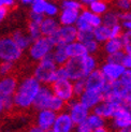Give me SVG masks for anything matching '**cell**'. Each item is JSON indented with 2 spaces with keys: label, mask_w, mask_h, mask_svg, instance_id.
Masks as SVG:
<instances>
[{
  "label": "cell",
  "mask_w": 131,
  "mask_h": 132,
  "mask_svg": "<svg viewBox=\"0 0 131 132\" xmlns=\"http://www.w3.org/2000/svg\"><path fill=\"white\" fill-rule=\"evenodd\" d=\"M54 95L67 103L72 98H74L73 82L69 78H58L51 85Z\"/></svg>",
  "instance_id": "9"
},
{
  "label": "cell",
  "mask_w": 131,
  "mask_h": 132,
  "mask_svg": "<svg viewBox=\"0 0 131 132\" xmlns=\"http://www.w3.org/2000/svg\"><path fill=\"white\" fill-rule=\"evenodd\" d=\"M102 44H103L102 50L107 55H111L119 51H122V41L120 37L110 38L109 40H107Z\"/></svg>",
  "instance_id": "22"
},
{
  "label": "cell",
  "mask_w": 131,
  "mask_h": 132,
  "mask_svg": "<svg viewBox=\"0 0 131 132\" xmlns=\"http://www.w3.org/2000/svg\"><path fill=\"white\" fill-rule=\"evenodd\" d=\"M2 1H3V5L6 6L8 9H12L16 4V0H2Z\"/></svg>",
  "instance_id": "48"
},
{
  "label": "cell",
  "mask_w": 131,
  "mask_h": 132,
  "mask_svg": "<svg viewBox=\"0 0 131 132\" xmlns=\"http://www.w3.org/2000/svg\"><path fill=\"white\" fill-rule=\"evenodd\" d=\"M121 26H122V28L125 30L131 31V21H129V22H121Z\"/></svg>",
  "instance_id": "50"
},
{
  "label": "cell",
  "mask_w": 131,
  "mask_h": 132,
  "mask_svg": "<svg viewBox=\"0 0 131 132\" xmlns=\"http://www.w3.org/2000/svg\"><path fill=\"white\" fill-rule=\"evenodd\" d=\"M18 1L21 2L23 5H30V3H31L32 0H18Z\"/></svg>",
  "instance_id": "52"
},
{
  "label": "cell",
  "mask_w": 131,
  "mask_h": 132,
  "mask_svg": "<svg viewBox=\"0 0 131 132\" xmlns=\"http://www.w3.org/2000/svg\"><path fill=\"white\" fill-rule=\"evenodd\" d=\"M55 45H67L77 40V29L75 25H60L56 32L51 37Z\"/></svg>",
  "instance_id": "8"
},
{
  "label": "cell",
  "mask_w": 131,
  "mask_h": 132,
  "mask_svg": "<svg viewBox=\"0 0 131 132\" xmlns=\"http://www.w3.org/2000/svg\"><path fill=\"white\" fill-rule=\"evenodd\" d=\"M120 38L122 41V51L127 53V54H131V31L129 30L122 31Z\"/></svg>",
  "instance_id": "31"
},
{
  "label": "cell",
  "mask_w": 131,
  "mask_h": 132,
  "mask_svg": "<svg viewBox=\"0 0 131 132\" xmlns=\"http://www.w3.org/2000/svg\"><path fill=\"white\" fill-rule=\"evenodd\" d=\"M88 9L94 12L95 14L98 15H103L105 12H108L110 10L109 8V3L105 1V0H95V1L90 2L88 4Z\"/></svg>",
  "instance_id": "27"
},
{
  "label": "cell",
  "mask_w": 131,
  "mask_h": 132,
  "mask_svg": "<svg viewBox=\"0 0 131 132\" xmlns=\"http://www.w3.org/2000/svg\"><path fill=\"white\" fill-rule=\"evenodd\" d=\"M129 126H131V114L120 105L111 118V127L119 131L120 129Z\"/></svg>",
  "instance_id": "16"
},
{
  "label": "cell",
  "mask_w": 131,
  "mask_h": 132,
  "mask_svg": "<svg viewBox=\"0 0 131 132\" xmlns=\"http://www.w3.org/2000/svg\"><path fill=\"white\" fill-rule=\"evenodd\" d=\"M17 82V78L14 75L0 76V117L5 114V100L14 96Z\"/></svg>",
  "instance_id": "6"
},
{
  "label": "cell",
  "mask_w": 131,
  "mask_h": 132,
  "mask_svg": "<svg viewBox=\"0 0 131 132\" xmlns=\"http://www.w3.org/2000/svg\"><path fill=\"white\" fill-rule=\"evenodd\" d=\"M24 51L10 36L0 37V61H11L16 63L23 57Z\"/></svg>",
  "instance_id": "5"
},
{
  "label": "cell",
  "mask_w": 131,
  "mask_h": 132,
  "mask_svg": "<svg viewBox=\"0 0 131 132\" xmlns=\"http://www.w3.org/2000/svg\"><path fill=\"white\" fill-rule=\"evenodd\" d=\"M44 14H39V13H36V12H31L29 13V21H32V22H36L38 24H40L42 22V19L44 18Z\"/></svg>",
  "instance_id": "43"
},
{
  "label": "cell",
  "mask_w": 131,
  "mask_h": 132,
  "mask_svg": "<svg viewBox=\"0 0 131 132\" xmlns=\"http://www.w3.org/2000/svg\"><path fill=\"white\" fill-rule=\"evenodd\" d=\"M129 1H130V3H131V0H129Z\"/></svg>",
  "instance_id": "56"
},
{
  "label": "cell",
  "mask_w": 131,
  "mask_h": 132,
  "mask_svg": "<svg viewBox=\"0 0 131 132\" xmlns=\"http://www.w3.org/2000/svg\"><path fill=\"white\" fill-rule=\"evenodd\" d=\"M108 131V128L107 126H104V127H100V128H97L94 132H107Z\"/></svg>",
  "instance_id": "51"
},
{
  "label": "cell",
  "mask_w": 131,
  "mask_h": 132,
  "mask_svg": "<svg viewBox=\"0 0 131 132\" xmlns=\"http://www.w3.org/2000/svg\"><path fill=\"white\" fill-rule=\"evenodd\" d=\"M64 47H66V51H67V54H68L69 58L81 57L83 55L88 54L84 43H82L78 40H75L73 42L67 44V45H64Z\"/></svg>",
  "instance_id": "21"
},
{
  "label": "cell",
  "mask_w": 131,
  "mask_h": 132,
  "mask_svg": "<svg viewBox=\"0 0 131 132\" xmlns=\"http://www.w3.org/2000/svg\"><path fill=\"white\" fill-rule=\"evenodd\" d=\"M119 19L121 22H129V21H131V10L120 12L119 13Z\"/></svg>",
  "instance_id": "45"
},
{
  "label": "cell",
  "mask_w": 131,
  "mask_h": 132,
  "mask_svg": "<svg viewBox=\"0 0 131 132\" xmlns=\"http://www.w3.org/2000/svg\"><path fill=\"white\" fill-rule=\"evenodd\" d=\"M125 67L121 63H117V62H110L105 61L100 65V72L102 75L107 78L108 82H113L119 80L120 76L122 75L124 71H125Z\"/></svg>",
  "instance_id": "13"
},
{
  "label": "cell",
  "mask_w": 131,
  "mask_h": 132,
  "mask_svg": "<svg viewBox=\"0 0 131 132\" xmlns=\"http://www.w3.org/2000/svg\"><path fill=\"white\" fill-rule=\"evenodd\" d=\"M48 0H32L30 3V8L31 12H36L39 14H44L45 11V6L47 4Z\"/></svg>",
  "instance_id": "32"
},
{
  "label": "cell",
  "mask_w": 131,
  "mask_h": 132,
  "mask_svg": "<svg viewBox=\"0 0 131 132\" xmlns=\"http://www.w3.org/2000/svg\"><path fill=\"white\" fill-rule=\"evenodd\" d=\"M11 37L15 41V43L18 45V47L23 51L28 50V47L32 42V39L29 37L27 31H24L22 29H16L15 31H13Z\"/></svg>",
  "instance_id": "20"
},
{
  "label": "cell",
  "mask_w": 131,
  "mask_h": 132,
  "mask_svg": "<svg viewBox=\"0 0 131 132\" xmlns=\"http://www.w3.org/2000/svg\"><path fill=\"white\" fill-rule=\"evenodd\" d=\"M66 108H67V112L71 116L72 120L75 125L84 121L87 118V116L90 114V109H88L78 100V98H72L66 103Z\"/></svg>",
  "instance_id": "7"
},
{
  "label": "cell",
  "mask_w": 131,
  "mask_h": 132,
  "mask_svg": "<svg viewBox=\"0 0 131 132\" xmlns=\"http://www.w3.org/2000/svg\"><path fill=\"white\" fill-rule=\"evenodd\" d=\"M80 1H81V3H82L83 5H88L90 2L95 1V0H80Z\"/></svg>",
  "instance_id": "53"
},
{
  "label": "cell",
  "mask_w": 131,
  "mask_h": 132,
  "mask_svg": "<svg viewBox=\"0 0 131 132\" xmlns=\"http://www.w3.org/2000/svg\"><path fill=\"white\" fill-rule=\"evenodd\" d=\"M86 88V85H85V78H80V80L73 81V92H74V97L78 98L83 91Z\"/></svg>",
  "instance_id": "37"
},
{
  "label": "cell",
  "mask_w": 131,
  "mask_h": 132,
  "mask_svg": "<svg viewBox=\"0 0 131 132\" xmlns=\"http://www.w3.org/2000/svg\"><path fill=\"white\" fill-rule=\"evenodd\" d=\"M119 106H120V104H118V103L108 100V99H103V100L100 103H98L91 111H93V113L103 117L104 119L107 120V119H111V118L113 117L114 113Z\"/></svg>",
  "instance_id": "15"
},
{
  "label": "cell",
  "mask_w": 131,
  "mask_h": 132,
  "mask_svg": "<svg viewBox=\"0 0 131 132\" xmlns=\"http://www.w3.org/2000/svg\"><path fill=\"white\" fill-rule=\"evenodd\" d=\"M119 81L124 85H126L128 87H131V69H125L122 75L119 78Z\"/></svg>",
  "instance_id": "41"
},
{
  "label": "cell",
  "mask_w": 131,
  "mask_h": 132,
  "mask_svg": "<svg viewBox=\"0 0 131 132\" xmlns=\"http://www.w3.org/2000/svg\"><path fill=\"white\" fill-rule=\"evenodd\" d=\"M85 121L87 122L88 125V127L90 128L91 132H94L97 128H100V127H104V126H107V121L105 119H104L103 117L99 116V115H97L95 113H90L87 118L85 119Z\"/></svg>",
  "instance_id": "26"
},
{
  "label": "cell",
  "mask_w": 131,
  "mask_h": 132,
  "mask_svg": "<svg viewBox=\"0 0 131 132\" xmlns=\"http://www.w3.org/2000/svg\"><path fill=\"white\" fill-rule=\"evenodd\" d=\"M59 22H58L57 17L53 16H44L42 19V22L40 23V30H41V35L45 37H52L56 30L59 28Z\"/></svg>",
  "instance_id": "18"
},
{
  "label": "cell",
  "mask_w": 131,
  "mask_h": 132,
  "mask_svg": "<svg viewBox=\"0 0 131 132\" xmlns=\"http://www.w3.org/2000/svg\"><path fill=\"white\" fill-rule=\"evenodd\" d=\"M84 45H85V47H86L88 54L96 55L97 53H99V51H100V43L98 42L95 38L84 42Z\"/></svg>",
  "instance_id": "34"
},
{
  "label": "cell",
  "mask_w": 131,
  "mask_h": 132,
  "mask_svg": "<svg viewBox=\"0 0 131 132\" xmlns=\"http://www.w3.org/2000/svg\"><path fill=\"white\" fill-rule=\"evenodd\" d=\"M94 38L99 42L100 44L104 43L107 40L111 38V29L107 25H99L98 27L94 28Z\"/></svg>",
  "instance_id": "25"
},
{
  "label": "cell",
  "mask_w": 131,
  "mask_h": 132,
  "mask_svg": "<svg viewBox=\"0 0 131 132\" xmlns=\"http://www.w3.org/2000/svg\"><path fill=\"white\" fill-rule=\"evenodd\" d=\"M119 131H120V132H131V126L126 127V128H122V129H120Z\"/></svg>",
  "instance_id": "54"
},
{
  "label": "cell",
  "mask_w": 131,
  "mask_h": 132,
  "mask_svg": "<svg viewBox=\"0 0 131 132\" xmlns=\"http://www.w3.org/2000/svg\"><path fill=\"white\" fill-rule=\"evenodd\" d=\"M115 5L120 12L131 10V3L129 0H115Z\"/></svg>",
  "instance_id": "40"
},
{
  "label": "cell",
  "mask_w": 131,
  "mask_h": 132,
  "mask_svg": "<svg viewBox=\"0 0 131 132\" xmlns=\"http://www.w3.org/2000/svg\"><path fill=\"white\" fill-rule=\"evenodd\" d=\"M121 64L126 69H131V54L125 53V55L122 57V60H121Z\"/></svg>",
  "instance_id": "44"
},
{
  "label": "cell",
  "mask_w": 131,
  "mask_h": 132,
  "mask_svg": "<svg viewBox=\"0 0 131 132\" xmlns=\"http://www.w3.org/2000/svg\"><path fill=\"white\" fill-rule=\"evenodd\" d=\"M120 23L119 19V12H116L113 10H109L102 15V24L107 25L109 27H112L113 25Z\"/></svg>",
  "instance_id": "28"
},
{
  "label": "cell",
  "mask_w": 131,
  "mask_h": 132,
  "mask_svg": "<svg viewBox=\"0 0 131 132\" xmlns=\"http://www.w3.org/2000/svg\"><path fill=\"white\" fill-rule=\"evenodd\" d=\"M80 17L83 21L86 22L89 26H91L93 28L98 27L99 25L102 24V16L95 14L94 12H91L89 9H82L80 12Z\"/></svg>",
  "instance_id": "23"
},
{
  "label": "cell",
  "mask_w": 131,
  "mask_h": 132,
  "mask_svg": "<svg viewBox=\"0 0 131 132\" xmlns=\"http://www.w3.org/2000/svg\"><path fill=\"white\" fill-rule=\"evenodd\" d=\"M1 6H3V1L2 0H0V8H1Z\"/></svg>",
  "instance_id": "55"
},
{
  "label": "cell",
  "mask_w": 131,
  "mask_h": 132,
  "mask_svg": "<svg viewBox=\"0 0 131 132\" xmlns=\"http://www.w3.org/2000/svg\"><path fill=\"white\" fill-rule=\"evenodd\" d=\"M57 68H58L57 63L54 61L52 54H50L37 62L34 71H32V75L41 84L52 85L57 80L56 77Z\"/></svg>",
  "instance_id": "3"
},
{
  "label": "cell",
  "mask_w": 131,
  "mask_h": 132,
  "mask_svg": "<svg viewBox=\"0 0 131 132\" xmlns=\"http://www.w3.org/2000/svg\"><path fill=\"white\" fill-rule=\"evenodd\" d=\"M110 29H111V38L120 37L121 32H122V30H124V28H122V26H121L120 23L113 25L112 27H110Z\"/></svg>",
  "instance_id": "42"
},
{
  "label": "cell",
  "mask_w": 131,
  "mask_h": 132,
  "mask_svg": "<svg viewBox=\"0 0 131 132\" xmlns=\"http://www.w3.org/2000/svg\"><path fill=\"white\" fill-rule=\"evenodd\" d=\"M28 131H29V132H43V130H42L40 127H38L37 125H34V126L29 127Z\"/></svg>",
  "instance_id": "49"
},
{
  "label": "cell",
  "mask_w": 131,
  "mask_h": 132,
  "mask_svg": "<svg viewBox=\"0 0 131 132\" xmlns=\"http://www.w3.org/2000/svg\"><path fill=\"white\" fill-rule=\"evenodd\" d=\"M48 109L56 112V113H59V112H61L66 109V102L62 100V99L58 98L57 96L54 95V97L52 98V101L48 105Z\"/></svg>",
  "instance_id": "30"
},
{
  "label": "cell",
  "mask_w": 131,
  "mask_h": 132,
  "mask_svg": "<svg viewBox=\"0 0 131 132\" xmlns=\"http://www.w3.org/2000/svg\"><path fill=\"white\" fill-rule=\"evenodd\" d=\"M57 113L50 109H43L37 111V115L35 118V125L40 127L43 132H48L51 131L53 123L55 121Z\"/></svg>",
  "instance_id": "12"
},
{
  "label": "cell",
  "mask_w": 131,
  "mask_h": 132,
  "mask_svg": "<svg viewBox=\"0 0 131 132\" xmlns=\"http://www.w3.org/2000/svg\"><path fill=\"white\" fill-rule=\"evenodd\" d=\"M51 54L57 65H63L69 59L67 51H66V47L63 45H55V47L53 48Z\"/></svg>",
  "instance_id": "24"
},
{
  "label": "cell",
  "mask_w": 131,
  "mask_h": 132,
  "mask_svg": "<svg viewBox=\"0 0 131 132\" xmlns=\"http://www.w3.org/2000/svg\"><path fill=\"white\" fill-rule=\"evenodd\" d=\"M91 39H94V29L77 30V40L81 41L82 43L91 40Z\"/></svg>",
  "instance_id": "38"
},
{
  "label": "cell",
  "mask_w": 131,
  "mask_h": 132,
  "mask_svg": "<svg viewBox=\"0 0 131 132\" xmlns=\"http://www.w3.org/2000/svg\"><path fill=\"white\" fill-rule=\"evenodd\" d=\"M75 128V123L67 111H61L57 113L51 132H72Z\"/></svg>",
  "instance_id": "10"
},
{
  "label": "cell",
  "mask_w": 131,
  "mask_h": 132,
  "mask_svg": "<svg viewBox=\"0 0 131 132\" xmlns=\"http://www.w3.org/2000/svg\"><path fill=\"white\" fill-rule=\"evenodd\" d=\"M8 13H9V9L6 8V6L3 5L0 8V25L4 22V19L8 16Z\"/></svg>",
  "instance_id": "46"
},
{
  "label": "cell",
  "mask_w": 131,
  "mask_h": 132,
  "mask_svg": "<svg viewBox=\"0 0 131 132\" xmlns=\"http://www.w3.org/2000/svg\"><path fill=\"white\" fill-rule=\"evenodd\" d=\"M54 97V92L51 85L42 84L40 89L38 91V95L32 104V109L39 111L43 109H48V105L52 101V98Z\"/></svg>",
  "instance_id": "11"
},
{
  "label": "cell",
  "mask_w": 131,
  "mask_h": 132,
  "mask_svg": "<svg viewBox=\"0 0 131 132\" xmlns=\"http://www.w3.org/2000/svg\"><path fill=\"white\" fill-rule=\"evenodd\" d=\"M60 11V6L56 4L55 2H51L47 1V4L45 6V11H44V15L45 16H53V17H57L58 13Z\"/></svg>",
  "instance_id": "35"
},
{
  "label": "cell",
  "mask_w": 131,
  "mask_h": 132,
  "mask_svg": "<svg viewBox=\"0 0 131 132\" xmlns=\"http://www.w3.org/2000/svg\"><path fill=\"white\" fill-rule=\"evenodd\" d=\"M41 85L42 84L34 75H27L17 82V86L13 96L15 110L27 111L31 109Z\"/></svg>",
  "instance_id": "1"
},
{
  "label": "cell",
  "mask_w": 131,
  "mask_h": 132,
  "mask_svg": "<svg viewBox=\"0 0 131 132\" xmlns=\"http://www.w3.org/2000/svg\"><path fill=\"white\" fill-rule=\"evenodd\" d=\"M54 47L55 44L51 37L41 36L31 42L28 47V56L32 61L38 62L45 56L50 55Z\"/></svg>",
  "instance_id": "4"
},
{
  "label": "cell",
  "mask_w": 131,
  "mask_h": 132,
  "mask_svg": "<svg viewBox=\"0 0 131 132\" xmlns=\"http://www.w3.org/2000/svg\"><path fill=\"white\" fill-rule=\"evenodd\" d=\"M121 106L125 109L126 111H128L129 113L131 114V97L130 98H127V99H125L122 102H121Z\"/></svg>",
  "instance_id": "47"
},
{
  "label": "cell",
  "mask_w": 131,
  "mask_h": 132,
  "mask_svg": "<svg viewBox=\"0 0 131 132\" xmlns=\"http://www.w3.org/2000/svg\"><path fill=\"white\" fill-rule=\"evenodd\" d=\"M103 99H104V97H103L102 92L93 90V89H87V88H85L83 94L78 97V100H80L85 106H87L90 110H93Z\"/></svg>",
  "instance_id": "17"
},
{
  "label": "cell",
  "mask_w": 131,
  "mask_h": 132,
  "mask_svg": "<svg viewBox=\"0 0 131 132\" xmlns=\"http://www.w3.org/2000/svg\"><path fill=\"white\" fill-rule=\"evenodd\" d=\"M125 55V52L124 51H119L117 53H114V54H111L107 56L105 61H110V62H117V63H121L122 57Z\"/></svg>",
  "instance_id": "39"
},
{
  "label": "cell",
  "mask_w": 131,
  "mask_h": 132,
  "mask_svg": "<svg viewBox=\"0 0 131 132\" xmlns=\"http://www.w3.org/2000/svg\"><path fill=\"white\" fill-rule=\"evenodd\" d=\"M60 9H74V10H82L83 4L80 0H61Z\"/></svg>",
  "instance_id": "33"
},
{
  "label": "cell",
  "mask_w": 131,
  "mask_h": 132,
  "mask_svg": "<svg viewBox=\"0 0 131 132\" xmlns=\"http://www.w3.org/2000/svg\"><path fill=\"white\" fill-rule=\"evenodd\" d=\"M27 34L32 39V41L38 39L39 37H41L42 35H41V30H40V24L29 21L28 25H27Z\"/></svg>",
  "instance_id": "29"
},
{
  "label": "cell",
  "mask_w": 131,
  "mask_h": 132,
  "mask_svg": "<svg viewBox=\"0 0 131 132\" xmlns=\"http://www.w3.org/2000/svg\"><path fill=\"white\" fill-rule=\"evenodd\" d=\"M80 10L74 9H61L57 15V19L60 25H75L80 16Z\"/></svg>",
  "instance_id": "19"
},
{
  "label": "cell",
  "mask_w": 131,
  "mask_h": 132,
  "mask_svg": "<svg viewBox=\"0 0 131 132\" xmlns=\"http://www.w3.org/2000/svg\"><path fill=\"white\" fill-rule=\"evenodd\" d=\"M15 63L11 61H0V76L10 75L14 70Z\"/></svg>",
  "instance_id": "36"
},
{
  "label": "cell",
  "mask_w": 131,
  "mask_h": 132,
  "mask_svg": "<svg viewBox=\"0 0 131 132\" xmlns=\"http://www.w3.org/2000/svg\"><path fill=\"white\" fill-rule=\"evenodd\" d=\"M98 59L93 54H86L81 57L69 58L66 62L64 69L67 71L68 78L72 82L85 78L89 73L98 69Z\"/></svg>",
  "instance_id": "2"
},
{
  "label": "cell",
  "mask_w": 131,
  "mask_h": 132,
  "mask_svg": "<svg viewBox=\"0 0 131 132\" xmlns=\"http://www.w3.org/2000/svg\"><path fill=\"white\" fill-rule=\"evenodd\" d=\"M108 83L109 82L107 81V78L102 75L99 69H96L95 71H93L91 73H89L85 77V85H86L87 89L97 90V91L102 92V94L104 92V90H105Z\"/></svg>",
  "instance_id": "14"
}]
</instances>
